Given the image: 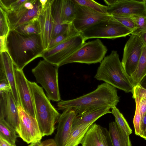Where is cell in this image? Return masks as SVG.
I'll return each instance as SVG.
<instances>
[{"instance_id": "obj_8", "label": "cell", "mask_w": 146, "mask_h": 146, "mask_svg": "<svg viewBox=\"0 0 146 146\" xmlns=\"http://www.w3.org/2000/svg\"><path fill=\"white\" fill-rule=\"evenodd\" d=\"M85 42L80 33L52 48L45 50L42 57L59 67L61 64L79 48Z\"/></svg>"}, {"instance_id": "obj_34", "label": "cell", "mask_w": 146, "mask_h": 146, "mask_svg": "<svg viewBox=\"0 0 146 146\" xmlns=\"http://www.w3.org/2000/svg\"><path fill=\"white\" fill-rule=\"evenodd\" d=\"M112 16L124 26L132 31L133 32L136 29L135 25L131 17L121 15Z\"/></svg>"}, {"instance_id": "obj_1", "label": "cell", "mask_w": 146, "mask_h": 146, "mask_svg": "<svg viewBox=\"0 0 146 146\" xmlns=\"http://www.w3.org/2000/svg\"><path fill=\"white\" fill-rule=\"evenodd\" d=\"M119 100L116 88L105 82L88 94L74 99L58 102L57 107L58 110L73 109L76 116H79L104 107L112 109L117 106Z\"/></svg>"}, {"instance_id": "obj_32", "label": "cell", "mask_w": 146, "mask_h": 146, "mask_svg": "<svg viewBox=\"0 0 146 146\" xmlns=\"http://www.w3.org/2000/svg\"><path fill=\"white\" fill-rule=\"evenodd\" d=\"M135 102V110L133 119V123L135 129V134L140 136L141 115L140 112V103L141 98L138 96L134 97Z\"/></svg>"}, {"instance_id": "obj_9", "label": "cell", "mask_w": 146, "mask_h": 146, "mask_svg": "<svg viewBox=\"0 0 146 146\" xmlns=\"http://www.w3.org/2000/svg\"><path fill=\"white\" fill-rule=\"evenodd\" d=\"M42 10L39 0H26L18 10L7 13L10 31L25 23L37 20Z\"/></svg>"}, {"instance_id": "obj_43", "label": "cell", "mask_w": 146, "mask_h": 146, "mask_svg": "<svg viewBox=\"0 0 146 146\" xmlns=\"http://www.w3.org/2000/svg\"><path fill=\"white\" fill-rule=\"evenodd\" d=\"M136 35L138 36L146 45V32H141Z\"/></svg>"}, {"instance_id": "obj_24", "label": "cell", "mask_w": 146, "mask_h": 146, "mask_svg": "<svg viewBox=\"0 0 146 146\" xmlns=\"http://www.w3.org/2000/svg\"><path fill=\"white\" fill-rule=\"evenodd\" d=\"M94 123L81 124L72 129L66 146H78L91 125Z\"/></svg>"}, {"instance_id": "obj_33", "label": "cell", "mask_w": 146, "mask_h": 146, "mask_svg": "<svg viewBox=\"0 0 146 146\" xmlns=\"http://www.w3.org/2000/svg\"><path fill=\"white\" fill-rule=\"evenodd\" d=\"M10 31L7 13L0 8V36H7Z\"/></svg>"}, {"instance_id": "obj_46", "label": "cell", "mask_w": 146, "mask_h": 146, "mask_svg": "<svg viewBox=\"0 0 146 146\" xmlns=\"http://www.w3.org/2000/svg\"><path fill=\"white\" fill-rule=\"evenodd\" d=\"M118 0H104L105 3L107 5V6H110L116 3Z\"/></svg>"}, {"instance_id": "obj_14", "label": "cell", "mask_w": 146, "mask_h": 146, "mask_svg": "<svg viewBox=\"0 0 146 146\" xmlns=\"http://www.w3.org/2000/svg\"><path fill=\"white\" fill-rule=\"evenodd\" d=\"M0 118H3L17 131L19 123V112L11 92L0 91Z\"/></svg>"}, {"instance_id": "obj_40", "label": "cell", "mask_w": 146, "mask_h": 146, "mask_svg": "<svg viewBox=\"0 0 146 146\" xmlns=\"http://www.w3.org/2000/svg\"><path fill=\"white\" fill-rule=\"evenodd\" d=\"M104 129L105 134V146H113L109 131L105 128H104Z\"/></svg>"}, {"instance_id": "obj_3", "label": "cell", "mask_w": 146, "mask_h": 146, "mask_svg": "<svg viewBox=\"0 0 146 146\" xmlns=\"http://www.w3.org/2000/svg\"><path fill=\"white\" fill-rule=\"evenodd\" d=\"M32 94L35 118L43 137L51 135L55 129L60 113L46 97L42 87L35 82L28 80Z\"/></svg>"}, {"instance_id": "obj_51", "label": "cell", "mask_w": 146, "mask_h": 146, "mask_svg": "<svg viewBox=\"0 0 146 146\" xmlns=\"http://www.w3.org/2000/svg\"><path fill=\"white\" fill-rule=\"evenodd\" d=\"M144 1H145V5H146V0H144Z\"/></svg>"}, {"instance_id": "obj_16", "label": "cell", "mask_w": 146, "mask_h": 146, "mask_svg": "<svg viewBox=\"0 0 146 146\" xmlns=\"http://www.w3.org/2000/svg\"><path fill=\"white\" fill-rule=\"evenodd\" d=\"M73 109L68 108L60 114L58 121L57 131L54 139L56 146H66L76 116Z\"/></svg>"}, {"instance_id": "obj_7", "label": "cell", "mask_w": 146, "mask_h": 146, "mask_svg": "<svg viewBox=\"0 0 146 146\" xmlns=\"http://www.w3.org/2000/svg\"><path fill=\"white\" fill-rule=\"evenodd\" d=\"M108 49L101 40L97 38L84 42L71 56L65 60L60 67L64 64L79 63L87 64L101 63Z\"/></svg>"}, {"instance_id": "obj_49", "label": "cell", "mask_w": 146, "mask_h": 146, "mask_svg": "<svg viewBox=\"0 0 146 146\" xmlns=\"http://www.w3.org/2000/svg\"><path fill=\"white\" fill-rule=\"evenodd\" d=\"M140 137L146 140V128L143 134Z\"/></svg>"}, {"instance_id": "obj_10", "label": "cell", "mask_w": 146, "mask_h": 146, "mask_svg": "<svg viewBox=\"0 0 146 146\" xmlns=\"http://www.w3.org/2000/svg\"><path fill=\"white\" fill-rule=\"evenodd\" d=\"M19 123L17 133L27 144L41 141L43 137L36 118L31 116L21 105L17 106Z\"/></svg>"}, {"instance_id": "obj_6", "label": "cell", "mask_w": 146, "mask_h": 146, "mask_svg": "<svg viewBox=\"0 0 146 146\" xmlns=\"http://www.w3.org/2000/svg\"><path fill=\"white\" fill-rule=\"evenodd\" d=\"M132 32L112 16L109 20L102 21L92 26L81 34L85 41L93 38L114 39L125 37Z\"/></svg>"}, {"instance_id": "obj_11", "label": "cell", "mask_w": 146, "mask_h": 146, "mask_svg": "<svg viewBox=\"0 0 146 146\" xmlns=\"http://www.w3.org/2000/svg\"><path fill=\"white\" fill-rule=\"evenodd\" d=\"M144 45L142 40L134 35L131 36L125 45L121 63L129 78L136 68Z\"/></svg>"}, {"instance_id": "obj_17", "label": "cell", "mask_w": 146, "mask_h": 146, "mask_svg": "<svg viewBox=\"0 0 146 146\" xmlns=\"http://www.w3.org/2000/svg\"><path fill=\"white\" fill-rule=\"evenodd\" d=\"M51 0L46 6L42 9L38 20L40 27V37L42 46L44 50L48 49L52 39L54 22L50 9Z\"/></svg>"}, {"instance_id": "obj_31", "label": "cell", "mask_w": 146, "mask_h": 146, "mask_svg": "<svg viewBox=\"0 0 146 146\" xmlns=\"http://www.w3.org/2000/svg\"><path fill=\"white\" fill-rule=\"evenodd\" d=\"M131 17L136 27V29L131 33V35H137L141 32H146V14L136 15Z\"/></svg>"}, {"instance_id": "obj_44", "label": "cell", "mask_w": 146, "mask_h": 146, "mask_svg": "<svg viewBox=\"0 0 146 146\" xmlns=\"http://www.w3.org/2000/svg\"><path fill=\"white\" fill-rule=\"evenodd\" d=\"M0 146H13L0 137Z\"/></svg>"}, {"instance_id": "obj_22", "label": "cell", "mask_w": 146, "mask_h": 146, "mask_svg": "<svg viewBox=\"0 0 146 146\" xmlns=\"http://www.w3.org/2000/svg\"><path fill=\"white\" fill-rule=\"evenodd\" d=\"M110 109L108 107H104L79 116H76L73 122L72 129L81 124L94 123L103 115L111 113Z\"/></svg>"}, {"instance_id": "obj_37", "label": "cell", "mask_w": 146, "mask_h": 146, "mask_svg": "<svg viewBox=\"0 0 146 146\" xmlns=\"http://www.w3.org/2000/svg\"><path fill=\"white\" fill-rule=\"evenodd\" d=\"M0 91L11 92V88L7 79L0 80Z\"/></svg>"}, {"instance_id": "obj_38", "label": "cell", "mask_w": 146, "mask_h": 146, "mask_svg": "<svg viewBox=\"0 0 146 146\" xmlns=\"http://www.w3.org/2000/svg\"><path fill=\"white\" fill-rule=\"evenodd\" d=\"M7 36H0V53L8 52L7 44Z\"/></svg>"}, {"instance_id": "obj_36", "label": "cell", "mask_w": 146, "mask_h": 146, "mask_svg": "<svg viewBox=\"0 0 146 146\" xmlns=\"http://www.w3.org/2000/svg\"><path fill=\"white\" fill-rule=\"evenodd\" d=\"M132 97L133 98L138 96L141 98L146 99V89L143 88L139 85L134 88Z\"/></svg>"}, {"instance_id": "obj_23", "label": "cell", "mask_w": 146, "mask_h": 146, "mask_svg": "<svg viewBox=\"0 0 146 146\" xmlns=\"http://www.w3.org/2000/svg\"><path fill=\"white\" fill-rule=\"evenodd\" d=\"M146 75V45L144 44L136 68L129 77L134 87L139 85Z\"/></svg>"}, {"instance_id": "obj_15", "label": "cell", "mask_w": 146, "mask_h": 146, "mask_svg": "<svg viewBox=\"0 0 146 146\" xmlns=\"http://www.w3.org/2000/svg\"><path fill=\"white\" fill-rule=\"evenodd\" d=\"M108 14L112 16L131 17L136 15H146L144 0H118L115 4L108 6Z\"/></svg>"}, {"instance_id": "obj_52", "label": "cell", "mask_w": 146, "mask_h": 146, "mask_svg": "<svg viewBox=\"0 0 146 146\" xmlns=\"http://www.w3.org/2000/svg\"></svg>"}, {"instance_id": "obj_26", "label": "cell", "mask_w": 146, "mask_h": 146, "mask_svg": "<svg viewBox=\"0 0 146 146\" xmlns=\"http://www.w3.org/2000/svg\"><path fill=\"white\" fill-rule=\"evenodd\" d=\"M76 14L75 4L72 0H63L62 8V24H72Z\"/></svg>"}, {"instance_id": "obj_42", "label": "cell", "mask_w": 146, "mask_h": 146, "mask_svg": "<svg viewBox=\"0 0 146 146\" xmlns=\"http://www.w3.org/2000/svg\"><path fill=\"white\" fill-rule=\"evenodd\" d=\"M42 142L44 146H56L54 139H47Z\"/></svg>"}, {"instance_id": "obj_30", "label": "cell", "mask_w": 146, "mask_h": 146, "mask_svg": "<svg viewBox=\"0 0 146 146\" xmlns=\"http://www.w3.org/2000/svg\"><path fill=\"white\" fill-rule=\"evenodd\" d=\"M75 4L84 6L98 12L108 14V7L93 0H72Z\"/></svg>"}, {"instance_id": "obj_48", "label": "cell", "mask_w": 146, "mask_h": 146, "mask_svg": "<svg viewBox=\"0 0 146 146\" xmlns=\"http://www.w3.org/2000/svg\"><path fill=\"white\" fill-rule=\"evenodd\" d=\"M33 143V146H44L42 142L41 141Z\"/></svg>"}, {"instance_id": "obj_20", "label": "cell", "mask_w": 146, "mask_h": 146, "mask_svg": "<svg viewBox=\"0 0 146 146\" xmlns=\"http://www.w3.org/2000/svg\"><path fill=\"white\" fill-rule=\"evenodd\" d=\"M62 1L63 0H51V13L54 22L52 39L64 32L70 25L62 24Z\"/></svg>"}, {"instance_id": "obj_19", "label": "cell", "mask_w": 146, "mask_h": 146, "mask_svg": "<svg viewBox=\"0 0 146 146\" xmlns=\"http://www.w3.org/2000/svg\"><path fill=\"white\" fill-rule=\"evenodd\" d=\"M104 128L95 123L90 127L80 144L82 146H105Z\"/></svg>"}, {"instance_id": "obj_2", "label": "cell", "mask_w": 146, "mask_h": 146, "mask_svg": "<svg viewBox=\"0 0 146 146\" xmlns=\"http://www.w3.org/2000/svg\"><path fill=\"white\" fill-rule=\"evenodd\" d=\"M7 44L8 52L14 66L20 70L36 58L42 57L44 51L39 34L25 35L10 30Z\"/></svg>"}, {"instance_id": "obj_27", "label": "cell", "mask_w": 146, "mask_h": 146, "mask_svg": "<svg viewBox=\"0 0 146 146\" xmlns=\"http://www.w3.org/2000/svg\"><path fill=\"white\" fill-rule=\"evenodd\" d=\"M80 33L75 28L72 23L70 25L64 32L51 40L47 50L52 48L63 42Z\"/></svg>"}, {"instance_id": "obj_39", "label": "cell", "mask_w": 146, "mask_h": 146, "mask_svg": "<svg viewBox=\"0 0 146 146\" xmlns=\"http://www.w3.org/2000/svg\"><path fill=\"white\" fill-rule=\"evenodd\" d=\"M140 112L141 115V123L146 112V99L141 98V99L140 103Z\"/></svg>"}, {"instance_id": "obj_12", "label": "cell", "mask_w": 146, "mask_h": 146, "mask_svg": "<svg viewBox=\"0 0 146 146\" xmlns=\"http://www.w3.org/2000/svg\"><path fill=\"white\" fill-rule=\"evenodd\" d=\"M75 4L76 14L72 24L75 28L80 33L100 22L109 19L112 17L84 6Z\"/></svg>"}, {"instance_id": "obj_13", "label": "cell", "mask_w": 146, "mask_h": 146, "mask_svg": "<svg viewBox=\"0 0 146 146\" xmlns=\"http://www.w3.org/2000/svg\"><path fill=\"white\" fill-rule=\"evenodd\" d=\"M14 72L20 104L27 113L36 118L33 99L28 80L23 70H19L15 66Z\"/></svg>"}, {"instance_id": "obj_45", "label": "cell", "mask_w": 146, "mask_h": 146, "mask_svg": "<svg viewBox=\"0 0 146 146\" xmlns=\"http://www.w3.org/2000/svg\"><path fill=\"white\" fill-rule=\"evenodd\" d=\"M139 85L143 88L146 89V75L141 80Z\"/></svg>"}, {"instance_id": "obj_21", "label": "cell", "mask_w": 146, "mask_h": 146, "mask_svg": "<svg viewBox=\"0 0 146 146\" xmlns=\"http://www.w3.org/2000/svg\"><path fill=\"white\" fill-rule=\"evenodd\" d=\"M109 132L113 146H132L129 135L118 126L115 121L109 124Z\"/></svg>"}, {"instance_id": "obj_47", "label": "cell", "mask_w": 146, "mask_h": 146, "mask_svg": "<svg viewBox=\"0 0 146 146\" xmlns=\"http://www.w3.org/2000/svg\"><path fill=\"white\" fill-rule=\"evenodd\" d=\"M39 0L41 4L42 9L44 8L46 6L49 2V0Z\"/></svg>"}, {"instance_id": "obj_25", "label": "cell", "mask_w": 146, "mask_h": 146, "mask_svg": "<svg viewBox=\"0 0 146 146\" xmlns=\"http://www.w3.org/2000/svg\"><path fill=\"white\" fill-rule=\"evenodd\" d=\"M16 131L3 118H0V137L13 146H16Z\"/></svg>"}, {"instance_id": "obj_28", "label": "cell", "mask_w": 146, "mask_h": 146, "mask_svg": "<svg viewBox=\"0 0 146 146\" xmlns=\"http://www.w3.org/2000/svg\"><path fill=\"white\" fill-rule=\"evenodd\" d=\"M14 30L25 35L40 34V25L37 20L32 21L21 25Z\"/></svg>"}, {"instance_id": "obj_35", "label": "cell", "mask_w": 146, "mask_h": 146, "mask_svg": "<svg viewBox=\"0 0 146 146\" xmlns=\"http://www.w3.org/2000/svg\"><path fill=\"white\" fill-rule=\"evenodd\" d=\"M26 0H11L6 11L7 13L18 10Z\"/></svg>"}, {"instance_id": "obj_41", "label": "cell", "mask_w": 146, "mask_h": 146, "mask_svg": "<svg viewBox=\"0 0 146 146\" xmlns=\"http://www.w3.org/2000/svg\"><path fill=\"white\" fill-rule=\"evenodd\" d=\"M146 128V112L141 123L140 136L143 135Z\"/></svg>"}, {"instance_id": "obj_5", "label": "cell", "mask_w": 146, "mask_h": 146, "mask_svg": "<svg viewBox=\"0 0 146 146\" xmlns=\"http://www.w3.org/2000/svg\"><path fill=\"white\" fill-rule=\"evenodd\" d=\"M59 67L43 59L32 70L37 83L45 90L48 98L55 102L60 100L58 80Z\"/></svg>"}, {"instance_id": "obj_18", "label": "cell", "mask_w": 146, "mask_h": 146, "mask_svg": "<svg viewBox=\"0 0 146 146\" xmlns=\"http://www.w3.org/2000/svg\"><path fill=\"white\" fill-rule=\"evenodd\" d=\"M0 53V66L4 69L11 87V93L17 106L21 104L16 87L15 66L8 52H3Z\"/></svg>"}, {"instance_id": "obj_29", "label": "cell", "mask_w": 146, "mask_h": 146, "mask_svg": "<svg viewBox=\"0 0 146 146\" xmlns=\"http://www.w3.org/2000/svg\"><path fill=\"white\" fill-rule=\"evenodd\" d=\"M111 112L115 117V121L120 128L127 135L131 134L132 133L131 129L119 109L115 106L112 109Z\"/></svg>"}, {"instance_id": "obj_50", "label": "cell", "mask_w": 146, "mask_h": 146, "mask_svg": "<svg viewBox=\"0 0 146 146\" xmlns=\"http://www.w3.org/2000/svg\"><path fill=\"white\" fill-rule=\"evenodd\" d=\"M28 146H33V143H31Z\"/></svg>"}, {"instance_id": "obj_4", "label": "cell", "mask_w": 146, "mask_h": 146, "mask_svg": "<svg viewBox=\"0 0 146 146\" xmlns=\"http://www.w3.org/2000/svg\"><path fill=\"white\" fill-rule=\"evenodd\" d=\"M94 78L126 93H133L134 87L124 70L117 51L112 50L104 58Z\"/></svg>"}]
</instances>
